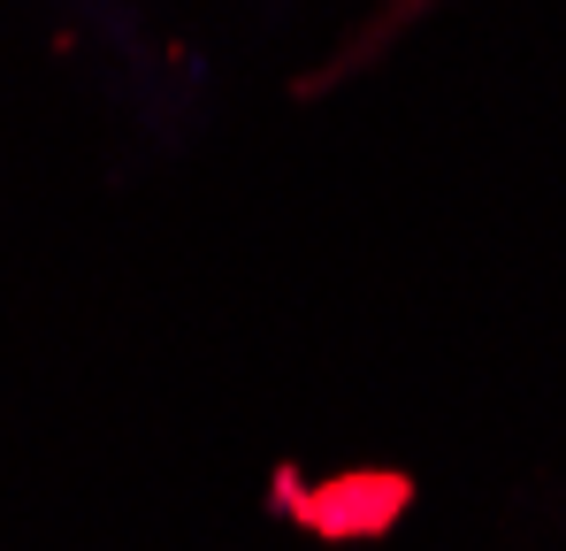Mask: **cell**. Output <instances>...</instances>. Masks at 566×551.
<instances>
[{
	"label": "cell",
	"mask_w": 566,
	"mask_h": 551,
	"mask_svg": "<svg viewBox=\"0 0 566 551\" xmlns=\"http://www.w3.org/2000/svg\"><path fill=\"white\" fill-rule=\"evenodd\" d=\"M452 8H468V0H368V8L322 46V62L291 77V100H329V92L360 85L368 70H382L398 46H413V39H421L437 15H452Z\"/></svg>",
	"instance_id": "6da1fadb"
}]
</instances>
